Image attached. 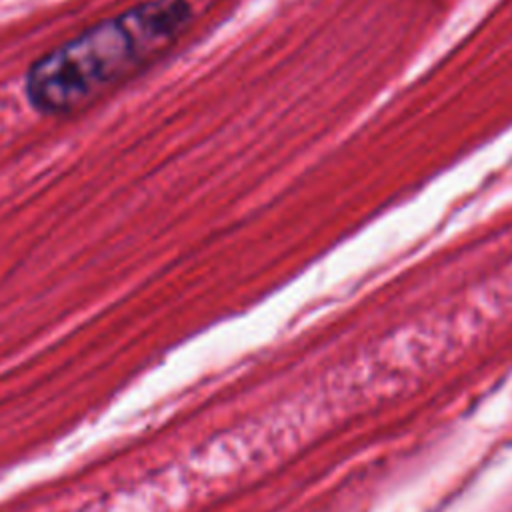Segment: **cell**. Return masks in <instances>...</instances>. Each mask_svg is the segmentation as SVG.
Listing matches in <instances>:
<instances>
[{"label":"cell","mask_w":512,"mask_h":512,"mask_svg":"<svg viewBox=\"0 0 512 512\" xmlns=\"http://www.w3.org/2000/svg\"><path fill=\"white\" fill-rule=\"evenodd\" d=\"M186 0H146L106 18L36 60L24 82L42 114H70L156 60L190 22Z\"/></svg>","instance_id":"6da1fadb"}]
</instances>
